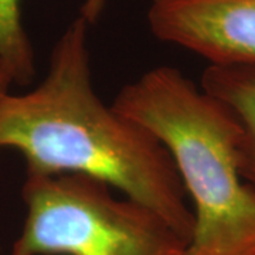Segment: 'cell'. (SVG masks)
Here are the masks:
<instances>
[{
  "mask_svg": "<svg viewBox=\"0 0 255 255\" xmlns=\"http://www.w3.org/2000/svg\"><path fill=\"white\" fill-rule=\"evenodd\" d=\"M88 23L64 30L36 88L0 101V147L17 150L27 176L81 174L156 211L191 244L194 216L164 146L94 90Z\"/></svg>",
  "mask_w": 255,
  "mask_h": 255,
  "instance_id": "6da1fadb",
  "label": "cell"
},
{
  "mask_svg": "<svg viewBox=\"0 0 255 255\" xmlns=\"http://www.w3.org/2000/svg\"><path fill=\"white\" fill-rule=\"evenodd\" d=\"M112 105L164 146L193 204L190 254L255 244V190L240 174V129L228 110L170 65L152 68Z\"/></svg>",
  "mask_w": 255,
  "mask_h": 255,
  "instance_id": "7a4b0ae2",
  "label": "cell"
},
{
  "mask_svg": "<svg viewBox=\"0 0 255 255\" xmlns=\"http://www.w3.org/2000/svg\"><path fill=\"white\" fill-rule=\"evenodd\" d=\"M81 174L27 176L26 220L10 255H189L156 211Z\"/></svg>",
  "mask_w": 255,
  "mask_h": 255,
  "instance_id": "3957f363",
  "label": "cell"
},
{
  "mask_svg": "<svg viewBox=\"0 0 255 255\" xmlns=\"http://www.w3.org/2000/svg\"><path fill=\"white\" fill-rule=\"evenodd\" d=\"M147 21L157 38L209 64L255 65V0H160Z\"/></svg>",
  "mask_w": 255,
  "mask_h": 255,
  "instance_id": "277c9868",
  "label": "cell"
},
{
  "mask_svg": "<svg viewBox=\"0 0 255 255\" xmlns=\"http://www.w3.org/2000/svg\"><path fill=\"white\" fill-rule=\"evenodd\" d=\"M200 87L236 119L240 129V174L255 190V65L209 64L201 75Z\"/></svg>",
  "mask_w": 255,
  "mask_h": 255,
  "instance_id": "5b68a950",
  "label": "cell"
},
{
  "mask_svg": "<svg viewBox=\"0 0 255 255\" xmlns=\"http://www.w3.org/2000/svg\"><path fill=\"white\" fill-rule=\"evenodd\" d=\"M21 0H0V60L6 64L13 81L26 85L34 77V51L20 13ZM107 0H85L82 17L88 24L98 21Z\"/></svg>",
  "mask_w": 255,
  "mask_h": 255,
  "instance_id": "8992f818",
  "label": "cell"
},
{
  "mask_svg": "<svg viewBox=\"0 0 255 255\" xmlns=\"http://www.w3.org/2000/svg\"><path fill=\"white\" fill-rule=\"evenodd\" d=\"M11 84H14V81H13V77L10 74L9 68L0 60V101L3 100V97L6 94H9Z\"/></svg>",
  "mask_w": 255,
  "mask_h": 255,
  "instance_id": "52a82bcc",
  "label": "cell"
},
{
  "mask_svg": "<svg viewBox=\"0 0 255 255\" xmlns=\"http://www.w3.org/2000/svg\"><path fill=\"white\" fill-rule=\"evenodd\" d=\"M189 255H255V244H250L246 247H240L231 251H224V253H216V254H190Z\"/></svg>",
  "mask_w": 255,
  "mask_h": 255,
  "instance_id": "ba28073f",
  "label": "cell"
},
{
  "mask_svg": "<svg viewBox=\"0 0 255 255\" xmlns=\"http://www.w3.org/2000/svg\"><path fill=\"white\" fill-rule=\"evenodd\" d=\"M155 1H160V0H152V3H155Z\"/></svg>",
  "mask_w": 255,
  "mask_h": 255,
  "instance_id": "9c48e42d",
  "label": "cell"
}]
</instances>
